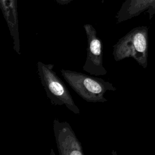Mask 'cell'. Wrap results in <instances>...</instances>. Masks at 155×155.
I'll return each instance as SVG.
<instances>
[{
	"mask_svg": "<svg viewBox=\"0 0 155 155\" xmlns=\"http://www.w3.org/2000/svg\"><path fill=\"white\" fill-rule=\"evenodd\" d=\"M61 73L69 86L81 98L88 102H105L108 91H116L113 85L104 79L86 74L61 69Z\"/></svg>",
	"mask_w": 155,
	"mask_h": 155,
	"instance_id": "1",
	"label": "cell"
},
{
	"mask_svg": "<svg viewBox=\"0 0 155 155\" xmlns=\"http://www.w3.org/2000/svg\"><path fill=\"white\" fill-rule=\"evenodd\" d=\"M148 28L140 26L133 28L113 45V55L116 61L134 59L145 68L148 65Z\"/></svg>",
	"mask_w": 155,
	"mask_h": 155,
	"instance_id": "2",
	"label": "cell"
},
{
	"mask_svg": "<svg viewBox=\"0 0 155 155\" xmlns=\"http://www.w3.org/2000/svg\"><path fill=\"white\" fill-rule=\"evenodd\" d=\"M38 73L47 97L53 105H65L74 114H79L80 110L61 78L53 70L54 65L38 61Z\"/></svg>",
	"mask_w": 155,
	"mask_h": 155,
	"instance_id": "3",
	"label": "cell"
},
{
	"mask_svg": "<svg viewBox=\"0 0 155 155\" xmlns=\"http://www.w3.org/2000/svg\"><path fill=\"white\" fill-rule=\"evenodd\" d=\"M87 39V58L82 70L91 75L104 76L107 73L103 65V44L94 27L89 24L84 25Z\"/></svg>",
	"mask_w": 155,
	"mask_h": 155,
	"instance_id": "4",
	"label": "cell"
},
{
	"mask_svg": "<svg viewBox=\"0 0 155 155\" xmlns=\"http://www.w3.org/2000/svg\"><path fill=\"white\" fill-rule=\"evenodd\" d=\"M53 132L59 155L84 154L82 145L69 123L54 119Z\"/></svg>",
	"mask_w": 155,
	"mask_h": 155,
	"instance_id": "5",
	"label": "cell"
},
{
	"mask_svg": "<svg viewBox=\"0 0 155 155\" xmlns=\"http://www.w3.org/2000/svg\"><path fill=\"white\" fill-rule=\"evenodd\" d=\"M147 12L151 19L155 15V0H125L116 15L117 24Z\"/></svg>",
	"mask_w": 155,
	"mask_h": 155,
	"instance_id": "6",
	"label": "cell"
},
{
	"mask_svg": "<svg viewBox=\"0 0 155 155\" xmlns=\"http://www.w3.org/2000/svg\"><path fill=\"white\" fill-rule=\"evenodd\" d=\"M1 9L13 39V48L17 54H21L19 33V21L17 10V0H0Z\"/></svg>",
	"mask_w": 155,
	"mask_h": 155,
	"instance_id": "7",
	"label": "cell"
},
{
	"mask_svg": "<svg viewBox=\"0 0 155 155\" xmlns=\"http://www.w3.org/2000/svg\"><path fill=\"white\" fill-rule=\"evenodd\" d=\"M58 3L60 4H65V3H68L71 0H56Z\"/></svg>",
	"mask_w": 155,
	"mask_h": 155,
	"instance_id": "8",
	"label": "cell"
},
{
	"mask_svg": "<svg viewBox=\"0 0 155 155\" xmlns=\"http://www.w3.org/2000/svg\"><path fill=\"white\" fill-rule=\"evenodd\" d=\"M104 0H102V2H104Z\"/></svg>",
	"mask_w": 155,
	"mask_h": 155,
	"instance_id": "9",
	"label": "cell"
}]
</instances>
